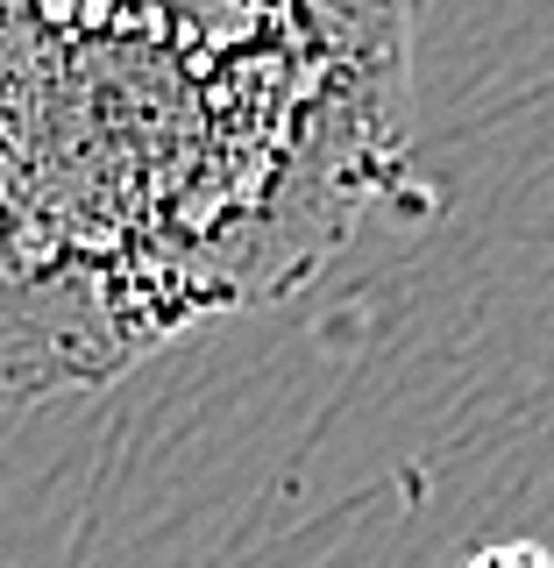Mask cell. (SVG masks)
I'll list each match as a JSON object with an SVG mask.
<instances>
[{
    "instance_id": "obj_1",
    "label": "cell",
    "mask_w": 554,
    "mask_h": 568,
    "mask_svg": "<svg viewBox=\"0 0 554 568\" xmlns=\"http://www.w3.org/2000/svg\"><path fill=\"white\" fill-rule=\"evenodd\" d=\"M405 114V0H0V405L306 277Z\"/></svg>"
},
{
    "instance_id": "obj_2",
    "label": "cell",
    "mask_w": 554,
    "mask_h": 568,
    "mask_svg": "<svg viewBox=\"0 0 554 568\" xmlns=\"http://www.w3.org/2000/svg\"><path fill=\"white\" fill-rule=\"evenodd\" d=\"M462 568H554V547L541 540H491L476 555H462Z\"/></svg>"
}]
</instances>
